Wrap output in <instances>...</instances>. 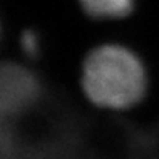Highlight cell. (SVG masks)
I'll return each instance as SVG.
<instances>
[{
    "label": "cell",
    "mask_w": 159,
    "mask_h": 159,
    "mask_svg": "<svg viewBox=\"0 0 159 159\" xmlns=\"http://www.w3.org/2000/svg\"><path fill=\"white\" fill-rule=\"evenodd\" d=\"M148 87L144 63L125 47H98L82 63L80 94L87 104L99 111L130 113L145 102Z\"/></svg>",
    "instance_id": "6da1fadb"
},
{
    "label": "cell",
    "mask_w": 159,
    "mask_h": 159,
    "mask_svg": "<svg viewBox=\"0 0 159 159\" xmlns=\"http://www.w3.org/2000/svg\"><path fill=\"white\" fill-rule=\"evenodd\" d=\"M43 101L42 84L34 73L20 65H5L0 79L2 120L26 116Z\"/></svg>",
    "instance_id": "7a4b0ae2"
},
{
    "label": "cell",
    "mask_w": 159,
    "mask_h": 159,
    "mask_svg": "<svg viewBox=\"0 0 159 159\" xmlns=\"http://www.w3.org/2000/svg\"><path fill=\"white\" fill-rule=\"evenodd\" d=\"M79 3L94 19H122L133 9V0H79Z\"/></svg>",
    "instance_id": "3957f363"
},
{
    "label": "cell",
    "mask_w": 159,
    "mask_h": 159,
    "mask_svg": "<svg viewBox=\"0 0 159 159\" xmlns=\"http://www.w3.org/2000/svg\"><path fill=\"white\" fill-rule=\"evenodd\" d=\"M20 43H22V50L28 56L34 57L39 53V37L33 33V31H25L20 37Z\"/></svg>",
    "instance_id": "277c9868"
}]
</instances>
